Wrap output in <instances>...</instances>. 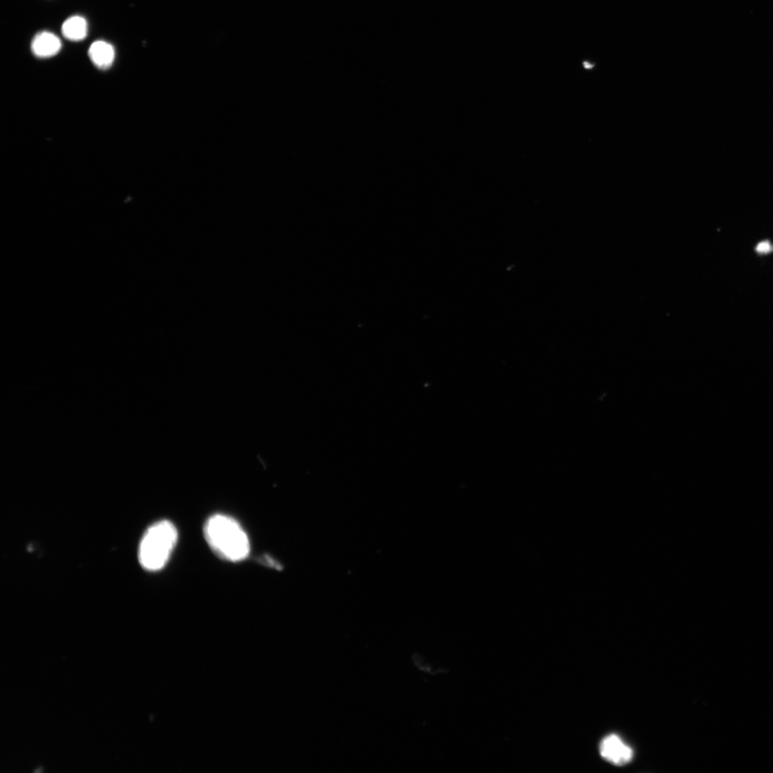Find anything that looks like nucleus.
I'll return each instance as SVG.
<instances>
[{
    "label": "nucleus",
    "instance_id": "nucleus-8",
    "mask_svg": "<svg viewBox=\"0 0 773 773\" xmlns=\"http://www.w3.org/2000/svg\"><path fill=\"white\" fill-rule=\"evenodd\" d=\"M261 561H263L265 564H266L269 567H273V568H275V569H279V570L281 569V566L279 563H277L276 561H274L273 559H271L269 556H267V555L264 556L262 557Z\"/></svg>",
    "mask_w": 773,
    "mask_h": 773
},
{
    "label": "nucleus",
    "instance_id": "nucleus-2",
    "mask_svg": "<svg viewBox=\"0 0 773 773\" xmlns=\"http://www.w3.org/2000/svg\"><path fill=\"white\" fill-rule=\"evenodd\" d=\"M179 534L176 526L165 520L150 526L140 541L138 559L142 567L149 571L162 569L175 550Z\"/></svg>",
    "mask_w": 773,
    "mask_h": 773
},
{
    "label": "nucleus",
    "instance_id": "nucleus-5",
    "mask_svg": "<svg viewBox=\"0 0 773 773\" xmlns=\"http://www.w3.org/2000/svg\"><path fill=\"white\" fill-rule=\"evenodd\" d=\"M88 55L98 68L106 70L113 65L115 53L114 48L110 43L105 41H96L90 46Z\"/></svg>",
    "mask_w": 773,
    "mask_h": 773
},
{
    "label": "nucleus",
    "instance_id": "nucleus-1",
    "mask_svg": "<svg viewBox=\"0 0 773 773\" xmlns=\"http://www.w3.org/2000/svg\"><path fill=\"white\" fill-rule=\"evenodd\" d=\"M206 541L213 551L228 561L246 559L250 553V542L242 526L233 518L224 514L211 517L204 527Z\"/></svg>",
    "mask_w": 773,
    "mask_h": 773
},
{
    "label": "nucleus",
    "instance_id": "nucleus-4",
    "mask_svg": "<svg viewBox=\"0 0 773 773\" xmlns=\"http://www.w3.org/2000/svg\"><path fill=\"white\" fill-rule=\"evenodd\" d=\"M62 48L58 37L50 32L38 34L31 44L33 53L40 58H48L56 56Z\"/></svg>",
    "mask_w": 773,
    "mask_h": 773
},
{
    "label": "nucleus",
    "instance_id": "nucleus-7",
    "mask_svg": "<svg viewBox=\"0 0 773 773\" xmlns=\"http://www.w3.org/2000/svg\"><path fill=\"white\" fill-rule=\"evenodd\" d=\"M772 250L773 247L768 241L762 242L756 247V251L761 254L770 253Z\"/></svg>",
    "mask_w": 773,
    "mask_h": 773
},
{
    "label": "nucleus",
    "instance_id": "nucleus-3",
    "mask_svg": "<svg viewBox=\"0 0 773 773\" xmlns=\"http://www.w3.org/2000/svg\"><path fill=\"white\" fill-rule=\"evenodd\" d=\"M599 750L603 759L615 765L626 764L634 756L633 749L616 735H610L603 739Z\"/></svg>",
    "mask_w": 773,
    "mask_h": 773
},
{
    "label": "nucleus",
    "instance_id": "nucleus-6",
    "mask_svg": "<svg viewBox=\"0 0 773 773\" xmlns=\"http://www.w3.org/2000/svg\"><path fill=\"white\" fill-rule=\"evenodd\" d=\"M62 33L69 41H81L88 35V23L83 17H71L63 24Z\"/></svg>",
    "mask_w": 773,
    "mask_h": 773
}]
</instances>
